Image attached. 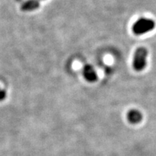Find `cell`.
<instances>
[{"mask_svg":"<svg viewBox=\"0 0 156 156\" xmlns=\"http://www.w3.org/2000/svg\"><path fill=\"white\" fill-rule=\"evenodd\" d=\"M155 23L153 20L142 17L136 20L132 26V31L135 35H142L153 30Z\"/></svg>","mask_w":156,"mask_h":156,"instance_id":"1","label":"cell"},{"mask_svg":"<svg viewBox=\"0 0 156 156\" xmlns=\"http://www.w3.org/2000/svg\"><path fill=\"white\" fill-rule=\"evenodd\" d=\"M147 51L145 48L140 47L136 50L133 58V67L136 71L140 72L145 69L147 64Z\"/></svg>","mask_w":156,"mask_h":156,"instance_id":"2","label":"cell"},{"mask_svg":"<svg viewBox=\"0 0 156 156\" xmlns=\"http://www.w3.org/2000/svg\"><path fill=\"white\" fill-rule=\"evenodd\" d=\"M83 74L85 79L90 83H94L97 80L98 76L94 68L90 64H87L83 68Z\"/></svg>","mask_w":156,"mask_h":156,"instance_id":"3","label":"cell"},{"mask_svg":"<svg viewBox=\"0 0 156 156\" xmlns=\"http://www.w3.org/2000/svg\"><path fill=\"white\" fill-rule=\"evenodd\" d=\"M40 7L39 0H26L21 6L22 10L25 12H33Z\"/></svg>","mask_w":156,"mask_h":156,"instance_id":"4","label":"cell"},{"mask_svg":"<svg viewBox=\"0 0 156 156\" xmlns=\"http://www.w3.org/2000/svg\"><path fill=\"white\" fill-rule=\"evenodd\" d=\"M127 119L129 122L132 124H137L142 119V115L141 112L136 109H132L129 111L127 114Z\"/></svg>","mask_w":156,"mask_h":156,"instance_id":"5","label":"cell"},{"mask_svg":"<svg viewBox=\"0 0 156 156\" xmlns=\"http://www.w3.org/2000/svg\"><path fill=\"white\" fill-rule=\"evenodd\" d=\"M6 98H7V92L5 90L0 87V102L5 100Z\"/></svg>","mask_w":156,"mask_h":156,"instance_id":"6","label":"cell"}]
</instances>
